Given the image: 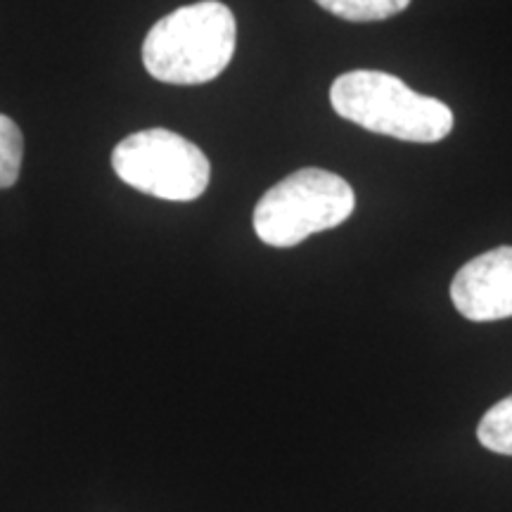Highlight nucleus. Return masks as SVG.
<instances>
[{"label":"nucleus","mask_w":512,"mask_h":512,"mask_svg":"<svg viewBox=\"0 0 512 512\" xmlns=\"http://www.w3.org/2000/svg\"><path fill=\"white\" fill-rule=\"evenodd\" d=\"M332 110L351 124L406 143H439L453 131L446 102L415 93L399 76L354 69L330 88Z\"/></svg>","instance_id":"obj_2"},{"label":"nucleus","mask_w":512,"mask_h":512,"mask_svg":"<svg viewBox=\"0 0 512 512\" xmlns=\"http://www.w3.org/2000/svg\"><path fill=\"white\" fill-rule=\"evenodd\" d=\"M238 43V24L219 0L183 5L147 31L143 62L150 76L171 86L209 83L228 67Z\"/></svg>","instance_id":"obj_1"},{"label":"nucleus","mask_w":512,"mask_h":512,"mask_svg":"<svg viewBox=\"0 0 512 512\" xmlns=\"http://www.w3.org/2000/svg\"><path fill=\"white\" fill-rule=\"evenodd\" d=\"M477 439L498 456H512V394L484 413L477 427Z\"/></svg>","instance_id":"obj_7"},{"label":"nucleus","mask_w":512,"mask_h":512,"mask_svg":"<svg viewBox=\"0 0 512 512\" xmlns=\"http://www.w3.org/2000/svg\"><path fill=\"white\" fill-rule=\"evenodd\" d=\"M24 157V138L19 126L5 114H0V188L17 183Z\"/></svg>","instance_id":"obj_8"},{"label":"nucleus","mask_w":512,"mask_h":512,"mask_svg":"<svg viewBox=\"0 0 512 512\" xmlns=\"http://www.w3.org/2000/svg\"><path fill=\"white\" fill-rule=\"evenodd\" d=\"M451 302L475 323L512 316V247H496L470 259L451 283Z\"/></svg>","instance_id":"obj_5"},{"label":"nucleus","mask_w":512,"mask_h":512,"mask_svg":"<svg viewBox=\"0 0 512 512\" xmlns=\"http://www.w3.org/2000/svg\"><path fill=\"white\" fill-rule=\"evenodd\" d=\"M356 192L332 171L299 169L275 183L254 209V230L271 247H294L313 233L342 226L354 214Z\"/></svg>","instance_id":"obj_3"},{"label":"nucleus","mask_w":512,"mask_h":512,"mask_svg":"<svg viewBox=\"0 0 512 512\" xmlns=\"http://www.w3.org/2000/svg\"><path fill=\"white\" fill-rule=\"evenodd\" d=\"M330 15L347 22H382L399 15L411 5V0H316Z\"/></svg>","instance_id":"obj_6"},{"label":"nucleus","mask_w":512,"mask_h":512,"mask_svg":"<svg viewBox=\"0 0 512 512\" xmlns=\"http://www.w3.org/2000/svg\"><path fill=\"white\" fill-rule=\"evenodd\" d=\"M112 166L126 185L166 202L197 200L211 178V164L200 147L166 128H147L121 140Z\"/></svg>","instance_id":"obj_4"}]
</instances>
